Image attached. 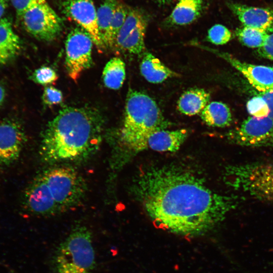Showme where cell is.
<instances>
[{"instance_id":"obj_1","label":"cell","mask_w":273,"mask_h":273,"mask_svg":"<svg viewBox=\"0 0 273 273\" xmlns=\"http://www.w3.org/2000/svg\"><path fill=\"white\" fill-rule=\"evenodd\" d=\"M134 189L157 226L188 237L208 233L237 205L236 197L213 191L201 177L178 166L146 169Z\"/></svg>"},{"instance_id":"obj_2","label":"cell","mask_w":273,"mask_h":273,"mask_svg":"<svg viewBox=\"0 0 273 273\" xmlns=\"http://www.w3.org/2000/svg\"><path fill=\"white\" fill-rule=\"evenodd\" d=\"M103 125V117L95 109L64 108L43 131L40 155L51 163L85 160L99 149Z\"/></svg>"},{"instance_id":"obj_3","label":"cell","mask_w":273,"mask_h":273,"mask_svg":"<svg viewBox=\"0 0 273 273\" xmlns=\"http://www.w3.org/2000/svg\"><path fill=\"white\" fill-rule=\"evenodd\" d=\"M86 192L85 180L74 169L51 168L36 175L27 186L22 206L33 215L53 216L78 206Z\"/></svg>"},{"instance_id":"obj_4","label":"cell","mask_w":273,"mask_h":273,"mask_svg":"<svg viewBox=\"0 0 273 273\" xmlns=\"http://www.w3.org/2000/svg\"><path fill=\"white\" fill-rule=\"evenodd\" d=\"M167 123L158 106L150 97L131 89L126 100L120 145L131 152L146 149L150 135L165 129Z\"/></svg>"},{"instance_id":"obj_5","label":"cell","mask_w":273,"mask_h":273,"mask_svg":"<svg viewBox=\"0 0 273 273\" xmlns=\"http://www.w3.org/2000/svg\"><path fill=\"white\" fill-rule=\"evenodd\" d=\"M96 265L90 231L75 226L56 248L51 261V273H92Z\"/></svg>"},{"instance_id":"obj_6","label":"cell","mask_w":273,"mask_h":273,"mask_svg":"<svg viewBox=\"0 0 273 273\" xmlns=\"http://www.w3.org/2000/svg\"><path fill=\"white\" fill-rule=\"evenodd\" d=\"M226 184L253 198L273 203V161L228 166Z\"/></svg>"},{"instance_id":"obj_7","label":"cell","mask_w":273,"mask_h":273,"mask_svg":"<svg viewBox=\"0 0 273 273\" xmlns=\"http://www.w3.org/2000/svg\"><path fill=\"white\" fill-rule=\"evenodd\" d=\"M20 18L25 30L40 40H53L63 29L62 20L46 1L26 10Z\"/></svg>"},{"instance_id":"obj_8","label":"cell","mask_w":273,"mask_h":273,"mask_svg":"<svg viewBox=\"0 0 273 273\" xmlns=\"http://www.w3.org/2000/svg\"><path fill=\"white\" fill-rule=\"evenodd\" d=\"M93 41L81 27L72 29L65 42V67L68 76L76 81L92 64Z\"/></svg>"},{"instance_id":"obj_9","label":"cell","mask_w":273,"mask_h":273,"mask_svg":"<svg viewBox=\"0 0 273 273\" xmlns=\"http://www.w3.org/2000/svg\"><path fill=\"white\" fill-rule=\"evenodd\" d=\"M228 137L232 143L241 146H272L273 119L269 116L263 118L249 117L239 127L230 131Z\"/></svg>"},{"instance_id":"obj_10","label":"cell","mask_w":273,"mask_h":273,"mask_svg":"<svg viewBox=\"0 0 273 273\" xmlns=\"http://www.w3.org/2000/svg\"><path fill=\"white\" fill-rule=\"evenodd\" d=\"M26 141L24 127L18 120L0 121V168L9 167L18 160Z\"/></svg>"},{"instance_id":"obj_11","label":"cell","mask_w":273,"mask_h":273,"mask_svg":"<svg viewBox=\"0 0 273 273\" xmlns=\"http://www.w3.org/2000/svg\"><path fill=\"white\" fill-rule=\"evenodd\" d=\"M147 25V19L141 11L129 9L126 20L117 35L115 46L131 54H141L145 49Z\"/></svg>"},{"instance_id":"obj_12","label":"cell","mask_w":273,"mask_h":273,"mask_svg":"<svg viewBox=\"0 0 273 273\" xmlns=\"http://www.w3.org/2000/svg\"><path fill=\"white\" fill-rule=\"evenodd\" d=\"M63 13L74 21L90 36L99 50L105 48L101 40L97 20V9L93 0H64Z\"/></svg>"},{"instance_id":"obj_13","label":"cell","mask_w":273,"mask_h":273,"mask_svg":"<svg viewBox=\"0 0 273 273\" xmlns=\"http://www.w3.org/2000/svg\"><path fill=\"white\" fill-rule=\"evenodd\" d=\"M224 59L239 71L250 84L260 93L273 89V66H266L246 63L231 55L208 48Z\"/></svg>"},{"instance_id":"obj_14","label":"cell","mask_w":273,"mask_h":273,"mask_svg":"<svg viewBox=\"0 0 273 273\" xmlns=\"http://www.w3.org/2000/svg\"><path fill=\"white\" fill-rule=\"evenodd\" d=\"M228 6L244 26L267 34L273 33V9L250 7L235 3H229Z\"/></svg>"},{"instance_id":"obj_15","label":"cell","mask_w":273,"mask_h":273,"mask_svg":"<svg viewBox=\"0 0 273 273\" xmlns=\"http://www.w3.org/2000/svg\"><path fill=\"white\" fill-rule=\"evenodd\" d=\"M188 135V131L185 129L158 130L150 135L146 147L158 152H176L185 142Z\"/></svg>"},{"instance_id":"obj_16","label":"cell","mask_w":273,"mask_h":273,"mask_svg":"<svg viewBox=\"0 0 273 273\" xmlns=\"http://www.w3.org/2000/svg\"><path fill=\"white\" fill-rule=\"evenodd\" d=\"M21 48V40L13 30L10 21L6 18L0 19V65L14 59Z\"/></svg>"},{"instance_id":"obj_17","label":"cell","mask_w":273,"mask_h":273,"mask_svg":"<svg viewBox=\"0 0 273 273\" xmlns=\"http://www.w3.org/2000/svg\"><path fill=\"white\" fill-rule=\"evenodd\" d=\"M140 72L146 80L153 83H161L168 78L179 76L149 52L144 54L140 64Z\"/></svg>"},{"instance_id":"obj_18","label":"cell","mask_w":273,"mask_h":273,"mask_svg":"<svg viewBox=\"0 0 273 273\" xmlns=\"http://www.w3.org/2000/svg\"><path fill=\"white\" fill-rule=\"evenodd\" d=\"M210 99V94L204 89L191 88L181 95L177 102V109L185 115H195L202 111Z\"/></svg>"},{"instance_id":"obj_19","label":"cell","mask_w":273,"mask_h":273,"mask_svg":"<svg viewBox=\"0 0 273 273\" xmlns=\"http://www.w3.org/2000/svg\"><path fill=\"white\" fill-rule=\"evenodd\" d=\"M202 0H180L169 17V22L177 26L190 24L200 16Z\"/></svg>"},{"instance_id":"obj_20","label":"cell","mask_w":273,"mask_h":273,"mask_svg":"<svg viewBox=\"0 0 273 273\" xmlns=\"http://www.w3.org/2000/svg\"><path fill=\"white\" fill-rule=\"evenodd\" d=\"M200 116L205 123L212 127H224L230 125L232 121L230 108L221 102L209 103L201 112Z\"/></svg>"},{"instance_id":"obj_21","label":"cell","mask_w":273,"mask_h":273,"mask_svg":"<svg viewBox=\"0 0 273 273\" xmlns=\"http://www.w3.org/2000/svg\"><path fill=\"white\" fill-rule=\"evenodd\" d=\"M105 85L112 89H119L125 78V65L119 57L111 59L106 64L103 71Z\"/></svg>"},{"instance_id":"obj_22","label":"cell","mask_w":273,"mask_h":273,"mask_svg":"<svg viewBox=\"0 0 273 273\" xmlns=\"http://www.w3.org/2000/svg\"><path fill=\"white\" fill-rule=\"evenodd\" d=\"M117 0H104L97 9V20L100 35L105 47H108L109 33Z\"/></svg>"},{"instance_id":"obj_23","label":"cell","mask_w":273,"mask_h":273,"mask_svg":"<svg viewBox=\"0 0 273 273\" xmlns=\"http://www.w3.org/2000/svg\"><path fill=\"white\" fill-rule=\"evenodd\" d=\"M268 34L251 27L244 26L238 28L236 35L244 46L252 48L261 47Z\"/></svg>"},{"instance_id":"obj_24","label":"cell","mask_w":273,"mask_h":273,"mask_svg":"<svg viewBox=\"0 0 273 273\" xmlns=\"http://www.w3.org/2000/svg\"><path fill=\"white\" fill-rule=\"evenodd\" d=\"M128 11L126 6L118 1L111 22L108 47L115 46L117 35L126 20Z\"/></svg>"},{"instance_id":"obj_25","label":"cell","mask_w":273,"mask_h":273,"mask_svg":"<svg viewBox=\"0 0 273 273\" xmlns=\"http://www.w3.org/2000/svg\"><path fill=\"white\" fill-rule=\"evenodd\" d=\"M247 109L250 115L257 118L267 117L269 108L266 101L258 95L252 98L247 103Z\"/></svg>"},{"instance_id":"obj_26","label":"cell","mask_w":273,"mask_h":273,"mask_svg":"<svg viewBox=\"0 0 273 273\" xmlns=\"http://www.w3.org/2000/svg\"><path fill=\"white\" fill-rule=\"evenodd\" d=\"M231 31L224 25L216 24L208 31L207 39L216 45H222L228 43L231 39Z\"/></svg>"},{"instance_id":"obj_27","label":"cell","mask_w":273,"mask_h":273,"mask_svg":"<svg viewBox=\"0 0 273 273\" xmlns=\"http://www.w3.org/2000/svg\"><path fill=\"white\" fill-rule=\"evenodd\" d=\"M58 78L56 72L48 66H42L36 69L30 76L32 80L41 85L53 83L58 79Z\"/></svg>"},{"instance_id":"obj_28","label":"cell","mask_w":273,"mask_h":273,"mask_svg":"<svg viewBox=\"0 0 273 273\" xmlns=\"http://www.w3.org/2000/svg\"><path fill=\"white\" fill-rule=\"evenodd\" d=\"M42 99L44 104L52 106L61 103L63 97L61 90L53 86H49L44 88Z\"/></svg>"},{"instance_id":"obj_29","label":"cell","mask_w":273,"mask_h":273,"mask_svg":"<svg viewBox=\"0 0 273 273\" xmlns=\"http://www.w3.org/2000/svg\"><path fill=\"white\" fill-rule=\"evenodd\" d=\"M17 15L21 17L24 12L32 7L46 0H10Z\"/></svg>"},{"instance_id":"obj_30","label":"cell","mask_w":273,"mask_h":273,"mask_svg":"<svg viewBox=\"0 0 273 273\" xmlns=\"http://www.w3.org/2000/svg\"><path fill=\"white\" fill-rule=\"evenodd\" d=\"M257 51L261 57L273 61V33L267 35L263 45Z\"/></svg>"},{"instance_id":"obj_31","label":"cell","mask_w":273,"mask_h":273,"mask_svg":"<svg viewBox=\"0 0 273 273\" xmlns=\"http://www.w3.org/2000/svg\"><path fill=\"white\" fill-rule=\"evenodd\" d=\"M267 102L269 108V116L273 119V89L259 94Z\"/></svg>"},{"instance_id":"obj_32","label":"cell","mask_w":273,"mask_h":273,"mask_svg":"<svg viewBox=\"0 0 273 273\" xmlns=\"http://www.w3.org/2000/svg\"><path fill=\"white\" fill-rule=\"evenodd\" d=\"M9 0H0V19L2 18L7 6Z\"/></svg>"},{"instance_id":"obj_33","label":"cell","mask_w":273,"mask_h":273,"mask_svg":"<svg viewBox=\"0 0 273 273\" xmlns=\"http://www.w3.org/2000/svg\"><path fill=\"white\" fill-rule=\"evenodd\" d=\"M5 97V90L4 87L0 84V106L3 103Z\"/></svg>"},{"instance_id":"obj_34","label":"cell","mask_w":273,"mask_h":273,"mask_svg":"<svg viewBox=\"0 0 273 273\" xmlns=\"http://www.w3.org/2000/svg\"><path fill=\"white\" fill-rule=\"evenodd\" d=\"M160 4H164L167 0H152Z\"/></svg>"}]
</instances>
